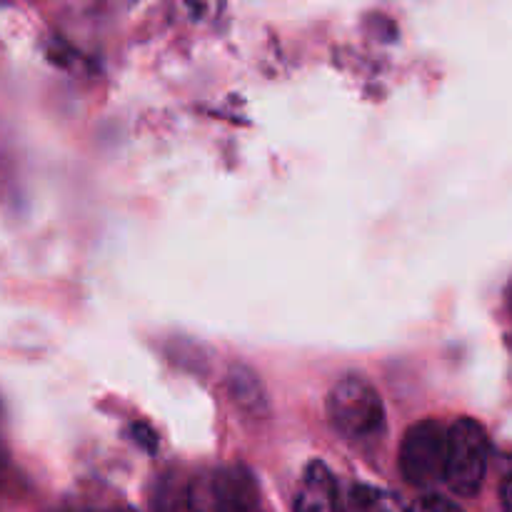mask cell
<instances>
[{
	"label": "cell",
	"instance_id": "cell-1",
	"mask_svg": "<svg viewBox=\"0 0 512 512\" xmlns=\"http://www.w3.org/2000/svg\"><path fill=\"white\" fill-rule=\"evenodd\" d=\"M328 415L348 440H368L383 430L385 410L378 390L363 375H345L328 395Z\"/></svg>",
	"mask_w": 512,
	"mask_h": 512
},
{
	"label": "cell",
	"instance_id": "cell-2",
	"mask_svg": "<svg viewBox=\"0 0 512 512\" xmlns=\"http://www.w3.org/2000/svg\"><path fill=\"white\" fill-rule=\"evenodd\" d=\"M490 443L483 425L470 418L455 420L448 428V468H445V485L455 495L478 493L483 488L485 470H488Z\"/></svg>",
	"mask_w": 512,
	"mask_h": 512
},
{
	"label": "cell",
	"instance_id": "cell-3",
	"mask_svg": "<svg viewBox=\"0 0 512 512\" xmlns=\"http://www.w3.org/2000/svg\"><path fill=\"white\" fill-rule=\"evenodd\" d=\"M448 468V430L438 420H423L405 433L400 445V470L418 488L445 483Z\"/></svg>",
	"mask_w": 512,
	"mask_h": 512
},
{
	"label": "cell",
	"instance_id": "cell-4",
	"mask_svg": "<svg viewBox=\"0 0 512 512\" xmlns=\"http://www.w3.org/2000/svg\"><path fill=\"white\" fill-rule=\"evenodd\" d=\"M295 512H345L340 503L338 480L320 460H313L305 468L298 498H295Z\"/></svg>",
	"mask_w": 512,
	"mask_h": 512
},
{
	"label": "cell",
	"instance_id": "cell-5",
	"mask_svg": "<svg viewBox=\"0 0 512 512\" xmlns=\"http://www.w3.org/2000/svg\"><path fill=\"white\" fill-rule=\"evenodd\" d=\"M345 512H400L398 500L390 493L370 485H355L350 488L348 500H345Z\"/></svg>",
	"mask_w": 512,
	"mask_h": 512
},
{
	"label": "cell",
	"instance_id": "cell-6",
	"mask_svg": "<svg viewBox=\"0 0 512 512\" xmlns=\"http://www.w3.org/2000/svg\"><path fill=\"white\" fill-rule=\"evenodd\" d=\"M230 390H233L235 400H240V405H245V408L258 410V405L263 403L260 383L255 380V375L248 373L245 368H235L233 373H230Z\"/></svg>",
	"mask_w": 512,
	"mask_h": 512
},
{
	"label": "cell",
	"instance_id": "cell-7",
	"mask_svg": "<svg viewBox=\"0 0 512 512\" xmlns=\"http://www.w3.org/2000/svg\"><path fill=\"white\" fill-rule=\"evenodd\" d=\"M188 498L190 495H183V488L173 478H165L163 488L158 490V500H155V512H183Z\"/></svg>",
	"mask_w": 512,
	"mask_h": 512
},
{
	"label": "cell",
	"instance_id": "cell-8",
	"mask_svg": "<svg viewBox=\"0 0 512 512\" xmlns=\"http://www.w3.org/2000/svg\"><path fill=\"white\" fill-rule=\"evenodd\" d=\"M408 512H463L453 500L443 498V495H425V498L415 500Z\"/></svg>",
	"mask_w": 512,
	"mask_h": 512
},
{
	"label": "cell",
	"instance_id": "cell-9",
	"mask_svg": "<svg viewBox=\"0 0 512 512\" xmlns=\"http://www.w3.org/2000/svg\"><path fill=\"white\" fill-rule=\"evenodd\" d=\"M133 435H135V438H138V443L143 445V448L148 450V453H153L155 445H158V443H155V433L148 428V425L138 423V425H135V428H133Z\"/></svg>",
	"mask_w": 512,
	"mask_h": 512
},
{
	"label": "cell",
	"instance_id": "cell-10",
	"mask_svg": "<svg viewBox=\"0 0 512 512\" xmlns=\"http://www.w3.org/2000/svg\"><path fill=\"white\" fill-rule=\"evenodd\" d=\"M503 508H505V512H512V473L505 478V483H503Z\"/></svg>",
	"mask_w": 512,
	"mask_h": 512
},
{
	"label": "cell",
	"instance_id": "cell-11",
	"mask_svg": "<svg viewBox=\"0 0 512 512\" xmlns=\"http://www.w3.org/2000/svg\"><path fill=\"white\" fill-rule=\"evenodd\" d=\"M218 512H263V510H260L258 500H255V503H238V505H230V508H223V510H218Z\"/></svg>",
	"mask_w": 512,
	"mask_h": 512
},
{
	"label": "cell",
	"instance_id": "cell-12",
	"mask_svg": "<svg viewBox=\"0 0 512 512\" xmlns=\"http://www.w3.org/2000/svg\"><path fill=\"white\" fill-rule=\"evenodd\" d=\"M110 512H133V510H128V508H115V510H110Z\"/></svg>",
	"mask_w": 512,
	"mask_h": 512
}]
</instances>
